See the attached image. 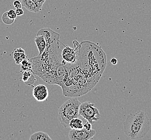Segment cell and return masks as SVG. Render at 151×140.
<instances>
[{
    "label": "cell",
    "mask_w": 151,
    "mask_h": 140,
    "mask_svg": "<svg viewBox=\"0 0 151 140\" xmlns=\"http://www.w3.org/2000/svg\"><path fill=\"white\" fill-rule=\"evenodd\" d=\"M37 34L44 35L47 46L41 55L30 59L32 72L47 83L60 85L65 74L61 57L60 35L50 28L41 29Z\"/></svg>",
    "instance_id": "cell-1"
},
{
    "label": "cell",
    "mask_w": 151,
    "mask_h": 140,
    "mask_svg": "<svg viewBox=\"0 0 151 140\" xmlns=\"http://www.w3.org/2000/svg\"><path fill=\"white\" fill-rule=\"evenodd\" d=\"M123 126L126 135L134 140L145 136L150 129V122L146 113L140 111L129 114Z\"/></svg>",
    "instance_id": "cell-2"
},
{
    "label": "cell",
    "mask_w": 151,
    "mask_h": 140,
    "mask_svg": "<svg viewBox=\"0 0 151 140\" xmlns=\"http://www.w3.org/2000/svg\"><path fill=\"white\" fill-rule=\"evenodd\" d=\"M81 104V102L75 98L67 100L58 108V121L65 128L69 127V123L73 119L78 117Z\"/></svg>",
    "instance_id": "cell-3"
},
{
    "label": "cell",
    "mask_w": 151,
    "mask_h": 140,
    "mask_svg": "<svg viewBox=\"0 0 151 140\" xmlns=\"http://www.w3.org/2000/svg\"><path fill=\"white\" fill-rule=\"evenodd\" d=\"M79 114L92 124L94 121H98L101 117L98 109L94 107V104L88 101L81 104Z\"/></svg>",
    "instance_id": "cell-4"
},
{
    "label": "cell",
    "mask_w": 151,
    "mask_h": 140,
    "mask_svg": "<svg viewBox=\"0 0 151 140\" xmlns=\"http://www.w3.org/2000/svg\"><path fill=\"white\" fill-rule=\"evenodd\" d=\"M79 45L80 44L78 42L77 45H74L75 49H73L63 44V48L61 50V57L62 65L64 66L75 64L77 63L78 59Z\"/></svg>",
    "instance_id": "cell-5"
},
{
    "label": "cell",
    "mask_w": 151,
    "mask_h": 140,
    "mask_svg": "<svg viewBox=\"0 0 151 140\" xmlns=\"http://www.w3.org/2000/svg\"><path fill=\"white\" fill-rule=\"evenodd\" d=\"M96 134V131L94 129L87 131L84 128L78 130L71 129L69 133V138L70 140H91Z\"/></svg>",
    "instance_id": "cell-6"
},
{
    "label": "cell",
    "mask_w": 151,
    "mask_h": 140,
    "mask_svg": "<svg viewBox=\"0 0 151 140\" xmlns=\"http://www.w3.org/2000/svg\"><path fill=\"white\" fill-rule=\"evenodd\" d=\"M33 96L38 102H43L48 98L49 92L45 85H38L33 88Z\"/></svg>",
    "instance_id": "cell-7"
},
{
    "label": "cell",
    "mask_w": 151,
    "mask_h": 140,
    "mask_svg": "<svg viewBox=\"0 0 151 140\" xmlns=\"http://www.w3.org/2000/svg\"><path fill=\"white\" fill-rule=\"evenodd\" d=\"M21 3L22 6L30 12L38 13L42 10L35 0H21Z\"/></svg>",
    "instance_id": "cell-8"
},
{
    "label": "cell",
    "mask_w": 151,
    "mask_h": 140,
    "mask_svg": "<svg viewBox=\"0 0 151 140\" xmlns=\"http://www.w3.org/2000/svg\"><path fill=\"white\" fill-rule=\"evenodd\" d=\"M35 42L39 50V55H41L46 48V41L45 36L41 34H37L35 39Z\"/></svg>",
    "instance_id": "cell-9"
},
{
    "label": "cell",
    "mask_w": 151,
    "mask_h": 140,
    "mask_svg": "<svg viewBox=\"0 0 151 140\" xmlns=\"http://www.w3.org/2000/svg\"><path fill=\"white\" fill-rule=\"evenodd\" d=\"M22 79L26 85L29 86H32L36 81L32 70H27L23 72Z\"/></svg>",
    "instance_id": "cell-10"
},
{
    "label": "cell",
    "mask_w": 151,
    "mask_h": 140,
    "mask_svg": "<svg viewBox=\"0 0 151 140\" xmlns=\"http://www.w3.org/2000/svg\"><path fill=\"white\" fill-rule=\"evenodd\" d=\"M26 58L25 51L23 49L18 48L15 49L14 53V58L17 64H20L22 61L25 59Z\"/></svg>",
    "instance_id": "cell-11"
},
{
    "label": "cell",
    "mask_w": 151,
    "mask_h": 140,
    "mask_svg": "<svg viewBox=\"0 0 151 140\" xmlns=\"http://www.w3.org/2000/svg\"><path fill=\"white\" fill-rule=\"evenodd\" d=\"M52 138L48 135L43 131H38L29 137V140H52Z\"/></svg>",
    "instance_id": "cell-12"
},
{
    "label": "cell",
    "mask_w": 151,
    "mask_h": 140,
    "mask_svg": "<svg viewBox=\"0 0 151 140\" xmlns=\"http://www.w3.org/2000/svg\"><path fill=\"white\" fill-rule=\"evenodd\" d=\"M69 128L73 129H81L84 128V124L83 121L78 117L73 118L69 123Z\"/></svg>",
    "instance_id": "cell-13"
},
{
    "label": "cell",
    "mask_w": 151,
    "mask_h": 140,
    "mask_svg": "<svg viewBox=\"0 0 151 140\" xmlns=\"http://www.w3.org/2000/svg\"><path fill=\"white\" fill-rule=\"evenodd\" d=\"M21 64V72H24L27 70H32V63L31 60L25 59L22 61Z\"/></svg>",
    "instance_id": "cell-14"
},
{
    "label": "cell",
    "mask_w": 151,
    "mask_h": 140,
    "mask_svg": "<svg viewBox=\"0 0 151 140\" xmlns=\"http://www.w3.org/2000/svg\"><path fill=\"white\" fill-rule=\"evenodd\" d=\"M2 22L4 24L6 25H11L15 21V20H12L9 18L7 12H5L3 13V15L2 16Z\"/></svg>",
    "instance_id": "cell-15"
},
{
    "label": "cell",
    "mask_w": 151,
    "mask_h": 140,
    "mask_svg": "<svg viewBox=\"0 0 151 140\" xmlns=\"http://www.w3.org/2000/svg\"><path fill=\"white\" fill-rule=\"evenodd\" d=\"M7 13H8V15L9 18H10L11 19H12V20H15L17 16L16 13V11L14 10H12V9L8 11Z\"/></svg>",
    "instance_id": "cell-16"
},
{
    "label": "cell",
    "mask_w": 151,
    "mask_h": 140,
    "mask_svg": "<svg viewBox=\"0 0 151 140\" xmlns=\"http://www.w3.org/2000/svg\"><path fill=\"white\" fill-rule=\"evenodd\" d=\"M13 5L14 6L16 9H19V8H22V4L20 2V1H19L18 0H16L15 1H14L13 2Z\"/></svg>",
    "instance_id": "cell-17"
},
{
    "label": "cell",
    "mask_w": 151,
    "mask_h": 140,
    "mask_svg": "<svg viewBox=\"0 0 151 140\" xmlns=\"http://www.w3.org/2000/svg\"><path fill=\"white\" fill-rule=\"evenodd\" d=\"M84 128L86 129L87 131H91L92 130V123H91L90 122L87 121L84 125Z\"/></svg>",
    "instance_id": "cell-18"
},
{
    "label": "cell",
    "mask_w": 151,
    "mask_h": 140,
    "mask_svg": "<svg viewBox=\"0 0 151 140\" xmlns=\"http://www.w3.org/2000/svg\"><path fill=\"white\" fill-rule=\"evenodd\" d=\"M46 0H35V2L38 4V6H39V7L42 9V6L44 3L45 2Z\"/></svg>",
    "instance_id": "cell-19"
},
{
    "label": "cell",
    "mask_w": 151,
    "mask_h": 140,
    "mask_svg": "<svg viewBox=\"0 0 151 140\" xmlns=\"http://www.w3.org/2000/svg\"><path fill=\"white\" fill-rule=\"evenodd\" d=\"M15 11H16V13L17 14V16H22V15H23L24 14L23 10L22 9V8L16 9Z\"/></svg>",
    "instance_id": "cell-20"
},
{
    "label": "cell",
    "mask_w": 151,
    "mask_h": 140,
    "mask_svg": "<svg viewBox=\"0 0 151 140\" xmlns=\"http://www.w3.org/2000/svg\"><path fill=\"white\" fill-rule=\"evenodd\" d=\"M117 61H117V59L116 58H112L111 61V64L114 65L117 64Z\"/></svg>",
    "instance_id": "cell-21"
}]
</instances>
